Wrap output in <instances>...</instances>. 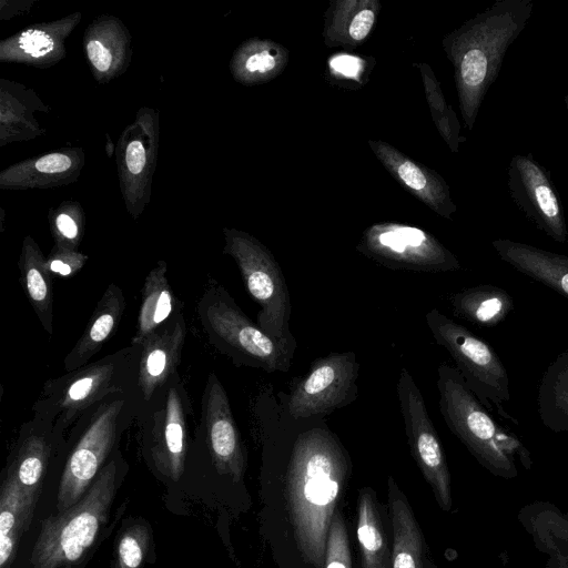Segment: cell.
Here are the masks:
<instances>
[{
	"label": "cell",
	"mask_w": 568,
	"mask_h": 568,
	"mask_svg": "<svg viewBox=\"0 0 568 568\" xmlns=\"http://www.w3.org/2000/svg\"><path fill=\"white\" fill-rule=\"evenodd\" d=\"M49 453L50 446L44 434L29 432L22 439L8 473L24 491L39 496Z\"/></svg>",
	"instance_id": "cell-30"
},
{
	"label": "cell",
	"mask_w": 568,
	"mask_h": 568,
	"mask_svg": "<svg viewBox=\"0 0 568 568\" xmlns=\"http://www.w3.org/2000/svg\"><path fill=\"white\" fill-rule=\"evenodd\" d=\"M368 145L403 187L438 215L452 219L457 206L450 197L448 184L437 172L408 158L387 142L368 140Z\"/></svg>",
	"instance_id": "cell-15"
},
{
	"label": "cell",
	"mask_w": 568,
	"mask_h": 568,
	"mask_svg": "<svg viewBox=\"0 0 568 568\" xmlns=\"http://www.w3.org/2000/svg\"><path fill=\"white\" fill-rule=\"evenodd\" d=\"M287 62L288 51L282 44L252 39L237 52L234 72L244 83H262L280 75Z\"/></svg>",
	"instance_id": "cell-29"
},
{
	"label": "cell",
	"mask_w": 568,
	"mask_h": 568,
	"mask_svg": "<svg viewBox=\"0 0 568 568\" xmlns=\"http://www.w3.org/2000/svg\"><path fill=\"white\" fill-rule=\"evenodd\" d=\"M199 314L211 343L236 364L268 373L290 369L295 352L251 321L215 282L202 296Z\"/></svg>",
	"instance_id": "cell-5"
},
{
	"label": "cell",
	"mask_w": 568,
	"mask_h": 568,
	"mask_svg": "<svg viewBox=\"0 0 568 568\" xmlns=\"http://www.w3.org/2000/svg\"><path fill=\"white\" fill-rule=\"evenodd\" d=\"M507 185L516 206L538 230L556 242H567L561 202L542 165L530 154L513 156Z\"/></svg>",
	"instance_id": "cell-13"
},
{
	"label": "cell",
	"mask_w": 568,
	"mask_h": 568,
	"mask_svg": "<svg viewBox=\"0 0 568 568\" xmlns=\"http://www.w3.org/2000/svg\"><path fill=\"white\" fill-rule=\"evenodd\" d=\"M87 260L81 253L60 247L45 260V267L52 276L70 277L82 268Z\"/></svg>",
	"instance_id": "cell-34"
},
{
	"label": "cell",
	"mask_w": 568,
	"mask_h": 568,
	"mask_svg": "<svg viewBox=\"0 0 568 568\" xmlns=\"http://www.w3.org/2000/svg\"><path fill=\"white\" fill-rule=\"evenodd\" d=\"M125 162L132 174H139L145 163V151L140 141H132L126 148Z\"/></svg>",
	"instance_id": "cell-38"
},
{
	"label": "cell",
	"mask_w": 568,
	"mask_h": 568,
	"mask_svg": "<svg viewBox=\"0 0 568 568\" xmlns=\"http://www.w3.org/2000/svg\"><path fill=\"white\" fill-rule=\"evenodd\" d=\"M324 568H352L347 530L338 509L335 510L328 530Z\"/></svg>",
	"instance_id": "cell-33"
},
{
	"label": "cell",
	"mask_w": 568,
	"mask_h": 568,
	"mask_svg": "<svg viewBox=\"0 0 568 568\" xmlns=\"http://www.w3.org/2000/svg\"><path fill=\"white\" fill-rule=\"evenodd\" d=\"M351 469L328 429L313 428L295 440L286 473L288 516L304 559L324 568L328 530Z\"/></svg>",
	"instance_id": "cell-1"
},
{
	"label": "cell",
	"mask_w": 568,
	"mask_h": 568,
	"mask_svg": "<svg viewBox=\"0 0 568 568\" xmlns=\"http://www.w3.org/2000/svg\"><path fill=\"white\" fill-rule=\"evenodd\" d=\"M415 67L420 71L426 100L439 134L452 152H458L460 142L466 139L460 136V124L455 111L446 103L432 68L424 62L416 63Z\"/></svg>",
	"instance_id": "cell-31"
},
{
	"label": "cell",
	"mask_w": 568,
	"mask_h": 568,
	"mask_svg": "<svg viewBox=\"0 0 568 568\" xmlns=\"http://www.w3.org/2000/svg\"><path fill=\"white\" fill-rule=\"evenodd\" d=\"M356 534L362 555V568H392V550L379 513L375 493L361 490L357 503Z\"/></svg>",
	"instance_id": "cell-26"
},
{
	"label": "cell",
	"mask_w": 568,
	"mask_h": 568,
	"mask_svg": "<svg viewBox=\"0 0 568 568\" xmlns=\"http://www.w3.org/2000/svg\"><path fill=\"white\" fill-rule=\"evenodd\" d=\"M379 0H332L324 14L323 39L328 48L355 49L371 34Z\"/></svg>",
	"instance_id": "cell-20"
},
{
	"label": "cell",
	"mask_w": 568,
	"mask_h": 568,
	"mask_svg": "<svg viewBox=\"0 0 568 568\" xmlns=\"http://www.w3.org/2000/svg\"><path fill=\"white\" fill-rule=\"evenodd\" d=\"M37 499L38 495L24 491L16 478L7 474L0 494V568H10Z\"/></svg>",
	"instance_id": "cell-23"
},
{
	"label": "cell",
	"mask_w": 568,
	"mask_h": 568,
	"mask_svg": "<svg viewBox=\"0 0 568 568\" xmlns=\"http://www.w3.org/2000/svg\"><path fill=\"white\" fill-rule=\"evenodd\" d=\"M70 166V158L62 153H51L36 162V169L44 173H60L67 171Z\"/></svg>",
	"instance_id": "cell-36"
},
{
	"label": "cell",
	"mask_w": 568,
	"mask_h": 568,
	"mask_svg": "<svg viewBox=\"0 0 568 568\" xmlns=\"http://www.w3.org/2000/svg\"><path fill=\"white\" fill-rule=\"evenodd\" d=\"M532 11V0H498L443 39V49L454 67L459 110L468 130L474 128L508 48L525 29Z\"/></svg>",
	"instance_id": "cell-2"
},
{
	"label": "cell",
	"mask_w": 568,
	"mask_h": 568,
	"mask_svg": "<svg viewBox=\"0 0 568 568\" xmlns=\"http://www.w3.org/2000/svg\"><path fill=\"white\" fill-rule=\"evenodd\" d=\"M186 336L182 314H175L141 345L138 385L145 400L164 385L176 369Z\"/></svg>",
	"instance_id": "cell-17"
},
{
	"label": "cell",
	"mask_w": 568,
	"mask_h": 568,
	"mask_svg": "<svg viewBox=\"0 0 568 568\" xmlns=\"http://www.w3.org/2000/svg\"><path fill=\"white\" fill-rule=\"evenodd\" d=\"M87 52L90 61L98 71L106 72L112 63V57L108 49L99 41H89Z\"/></svg>",
	"instance_id": "cell-37"
},
{
	"label": "cell",
	"mask_w": 568,
	"mask_h": 568,
	"mask_svg": "<svg viewBox=\"0 0 568 568\" xmlns=\"http://www.w3.org/2000/svg\"><path fill=\"white\" fill-rule=\"evenodd\" d=\"M20 47L28 53L40 57L53 49L52 39L39 30H29L20 38Z\"/></svg>",
	"instance_id": "cell-35"
},
{
	"label": "cell",
	"mask_w": 568,
	"mask_h": 568,
	"mask_svg": "<svg viewBox=\"0 0 568 568\" xmlns=\"http://www.w3.org/2000/svg\"><path fill=\"white\" fill-rule=\"evenodd\" d=\"M116 476L118 463L112 459L77 504L42 520L30 558L32 568H68L85 554L108 520Z\"/></svg>",
	"instance_id": "cell-4"
},
{
	"label": "cell",
	"mask_w": 568,
	"mask_h": 568,
	"mask_svg": "<svg viewBox=\"0 0 568 568\" xmlns=\"http://www.w3.org/2000/svg\"><path fill=\"white\" fill-rule=\"evenodd\" d=\"M123 406V398H113L93 415L67 460L58 489V511L77 504L101 471L114 445Z\"/></svg>",
	"instance_id": "cell-12"
},
{
	"label": "cell",
	"mask_w": 568,
	"mask_h": 568,
	"mask_svg": "<svg viewBox=\"0 0 568 568\" xmlns=\"http://www.w3.org/2000/svg\"><path fill=\"white\" fill-rule=\"evenodd\" d=\"M176 300L166 277V264L161 261L144 280L133 346L142 343L178 312Z\"/></svg>",
	"instance_id": "cell-24"
},
{
	"label": "cell",
	"mask_w": 568,
	"mask_h": 568,
	"mask_svg": "<svg viewBox=\"0 0 568 568\" xmlns=\"http://www.w3.org/2000/svg\"><path fill=\"white\" fill-rule=\"evenodd\" d=\"M564 101H565V103H566V108H567V110H568V94H567V95H565Z\"/></svg>",
	"instance_id": "cell-39"
},
{
	"label": "cell",
	"mask_w": 568,
	"mask_h": 568,
	"mask_svg": "<svg viewBox=\"0 0 568 568\" xmlns=\"http://www.w3.org/2000/svg\"><path fill=\"white\" fill-rule=\"evenodd\" d=\"M449 303L456 316L483 327L500 324L514 308L513 297L490 284L464 288L450 295Z\"/></svg>",
	"instance_id": "cell-25"
},
{
	"label": "cell",
	"mask_w": 568,
	"mask_h": 568,
	"mask_svg": "<svg viewBox=\"0 0 568 568\" xmlns=\"http://www.w3.org/2000/svg\"><path fill=\"white\" fill-rule=\"evenodd\" d=\"M396 393L410 454L430 486L438 506L449 511L453 506L452 479L446 456L423 394L405 367L399 372Z\"/></svg>",
	"instance_id": "cell-10"
},
{
	"label": "cell",
	"mask_w": 568,
	"mask_h": 568,
	"mask_svg": "<svg viewBox=\"0 0 568 568\" xmlns=\"http://www.w3.org/2000/svg\"><path fill=\"white\" fill-rule=\"evenodd\" d=\"M131 353L130 348L122 349L59 378L49 379L34 404L39 419L63 429L93 404L120 392Z\"/></svg>",
	"instance_id": "cell-8"
},
{
	"label": "cell",
	"mask_w": 568,
	"mask_h": 568,
	"mask_svg": "<svg viewBox=\"0 0 568 568\" xmlns=\"http://www.w3.org/2000/svg\"><path fill=\"white\" fill-rule=\"evenodd\" d=\"M517 517L535 547L547 557V567L568 568V510L535 501L524 506Z\"/></svg>",
	"instance_id": "cell-18"
},
{
	"label": "cell",
	"mask_w": 568,
	"mask_h": 568,
	"mask_svg": "<svg viewBox=\"0 0 568 568\" xmlns=\"http://www.w3.org/2000/svg\"><path fill=\"white\" fill-rule=\"evenodd\" d=\"M186 420L181 393L168 389L163 406L153 416L151 456L155 467L172 480L184 471L186 456Z\"/></svg>",
	"instance_id": "cell-16"
},
{
	"label": "cell",
	"mask_w": 568,
	"mask_h": 568,
	"mask_svg": "<svg viewBox=\"0 0 568 568\" xmlns=\"http://www.w3.org/2000/svg\"><path fill=\"white\" fill-rule=\"evenodd\" d=\"M537 400L542 425L555 433L568 432V348L545 371Z\"/></svg>",
	"instance_id": "cell-28"
},
{
	"label": "cell",
	"mask_w": 568,
	"mask_h": 568,
	"mask_svg": "<svg viewBox=\"0 0 568 568\" xmlns=\"http://www.w3.org/2000/svg\"><path fill=\"white\" fill-rule=\"evenodd\" d=\"M202 413L214 467L220 474L230 476L234 481L241 480L246 462L240 433L226 392L212 373L205 386Z\"/></svg>",
	"instance_id": "cell-14"
},
{
	"label": "cell",
	"mask_w": 568,
	"mask_h": 568,
	"mask_svg": "<svg viewBox=\"0 0 568 568\" xmlns=\"http://www.w3.org/2000/svg\"><path fill=\"white\" fill-rule=\"evenodd\" d=\"M499 257L520 273L568 298V256L508 239L493 241Z\"/></svg>",
	"instance_id": "cell-19"
},
{
	"label": "cell",
	"mask_w": 568,
	"mask_h": 568,
	"mask_svg": "<svg viewBox=\"0 0 568 568\" xmlns=\"http://www.w3.org/2000/svg\"><path fill=\"white\" fill-rule=\"evenodd\" d=\"M439 410L450 432L476 460L495 476H518L516 459L529 470L530 452L510 430L497 423L456 367L446 363L437 369Z\"/></svg>",
	"instance_id": "cell-3"
},
{
	"label": "cell",
	"mask_w": 568,
	"mask_h": 568,
	"mask_svg": "<svg viewBox=\"0 0 568 568\" xmlns=\"http://www.w3.org/2000/svg\"><path fill=\"white\" fill-rule=\"evenodd\" d=\"M357 250L393 270L438 273L462 267L458 258L434 235L396 222L368 226L362 234Z\"/></svg>",
	"instance_id": "cell-9"
},
{
	"label": "cell",
	"mask_w": 568,
	"mask_h": 568,
	"mask_svg": "<svg viewBox=\"0 0 568 568\" xmlns=\"http://www.w3.org/2000/svg\"><path fill=\"white\" fill-rule=\"evenodd\" d=\"M359 364L354 352L329 353L312 362L291 389L287 409L294 419L331 414L357 397Z\"/></svg>",
	"instance_id": "cell-11"
},
{
	"label": "cell",
	"mask_w": 568,
	"mask_h": 568,
	"mask_svg": "<svg viewBox=\"0 0 568 568\" xmlns=\"http://www.w3.org/2000/svg\"><path fill=\"white\" fill-rule=\"evenodd\" d=\"M151 535L145 525L125 529L118 542V568H141L149 550Z\"/></svg>",
	"instance_id": "cell-32"
},
{
	"label": "cell",
	"mask_w": 568,
	"mask_h": 568,
	"mask_svg": "<svg viewBox=\"0 0 568 568\" xmlns=\"http://www.w3.org/2000/svg\"><path fill=\"white\" fill-rule=\"evenodd\" d=\"M225 252L236 262L246 291L257 303V325L274 339L296 352L290 328L291 296L282 268L272 252L247 233L227 230Z\"/></svg>",
	"instance_id": "cell-6"
},
{
	"label": "cell",
	"mask_w": 568,
	"mask_h": 568,
	"mask_svg": "<svg viewBox=\"0 0 568 568\" xmlns=\"http://www.w3.org/2000/svg\"><path fill=\"white\" fill-rule=\"evenodd\" d=\"M125 310L122 290L111 283L98 302L83 334L64 357L67 372L87 364L115 333Z\"/></svg>",
	"instance_id": "cell-21"
},
{
	"label": "cell",
	"mask_w": 568,
	"mask_h": 568,
	"mask_svg": "<svg viewBox=\"0 0 568 568\" xmlns=\"http://www.w3.org/2000/svg\"><path fill=\"white\" fill-rule=\"evenodd\" d=\"M387 486L393 527L392 568H428L425 539L406 496L392 476Z\"/></svg>",
	"instance_id": "cell-22"
},
{
	"label": "cell",
	"mask_w": 568,
	"mask_h": 568,
	"mask_svg": "<svg viewBox=\"0 0 568 568\" xmlns=\"http://www.w3.org/2000/svg\"><path fill=\"white\" fill-rule=\"evenodd\" d=\"M426 324L436 341L452 356L457 369L481 404L504 418L516 422L503 405L510 399L507 369L495 349L464 325L432 308Z\"/></svg>",
	"instance_id": "cell-7"
},
{
	"label": "cell",
	"mask_w": 568,
	"mask_h": 568,
	"mask_svg": "<svg viewBox=\"0 0 568 568\" xmlns=\"http://www.w3.org/2000/svg\"><path fill=\"white\" fill-rule=\"evenodd\" d=\"M20 282L36 315L49 335L53 332V280L37 245L26 241L20 258Z\"/></svg>",
	"instance_id": "cell-27"
}]
</instances>
